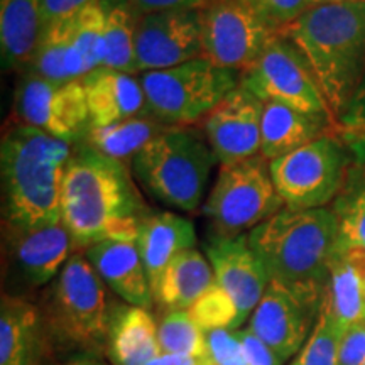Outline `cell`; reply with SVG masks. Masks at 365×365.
I'll list each match as a JSON object with an SVG mask.
<instances>
[{
    "mask_svg": "<svg viewBox=\"0 0 365 365\" xmlns=\"http://www.w3.org/2000/svg\"><path fill=\"white\" fill-rule=\"evenodd\" d=\"M149 213L125 163L75 144L61 191L63 225L73 247L88 249L108 239L135 240L139 223Z\"/></svg>",
    "mask_w": 365,
    "mask_h": 365,
    "instance_id": "cell-1",
    "label": "cell"
},
{
    "mask_svg": "<svg viewBox=\"0 0 365 365\" xmlns=\"http://www.w3.org/2000/svg\"><path fill=\"white\" fill-rule=\"evenodd\" d=\"M269 282L319 314L328 272L339 244L333 210L282 208L247 234Z\"/></svg>",
    "mask_w": 365,
    "mask_h": 365,
    "instance_id": "cell-2",
    "label": "cell"
},
{
    "mask_svg": "<svg viewBox=\"0 0 365 365\" xmlns=\"http://www.w3.org/2000/svg\"><path fill=\"white\" fill-rule=\"evenodd\" d=\"M71 144L11 122L0 145L4 215L14 232L63 222L61 191Z\"/></svg>",
    "mask_w": 365,
    "mask_h": 365,
    "instance_id": "cell-3",
    "label": "cell"
},
{
    "mask_svg": "<svg viewBox=\"0 0 365 365\" xmlns=\"http://www.w3.org/2000/svg\"><path fill=\"white\" fill-rule=\"evenodd\" d=\"M279 34L307 59L336 125L365 73V2L312 6Z\"/></svg>",
    "mask_w": 365,
    "mask_h": 365,
    "instance_id": "cell-4",
    "label": "cell"
},
{
    "mask_svg": "<svg viewBox=\"0 0 365 365\" xmlns=\"http://www.w3.org/2000/svg\"><path fill=\"white\" fill-rule=\"evenodd\" d=\"M215 163L207 137L190 127H171L132 158L130 173L158 202L195 212Z\"/></svg>",
    "mask_w": 365,
    "mask_h": 365,
    "instance_id": "cell-5",
    "label": "cell"
},
{
    "mask_svg": "<svg viewBox=\"0 0 365 365\" xmlns=\"http://www.w3.org/2000/svg\"><path fill=\"white\" fill-rule=\"evenodd\" d=\"M149 113L171 127L205 120L230 91L240 85V73L196 58L168 70L139 75Z\"/></svg>",
    "mask_w": 365,
    "mask_h": 365,
    "instance_id": "cell-6",
    "label": "cell"
},
{
    "mask_svg": "<svg viewBox=\"0 0 365 365\" xmlns=\"http://www.w3.org/2000/svg\"><path fill=\"white\" fill-rule=\"evenodd\" d=\"M350 159L349 148L331 132L269 161V170L286 208L313 210L339 196L349 178Z\"/></svg>",
    "mask_w": 365,
    "mask_h": 365,
    "instance_id": "cell-7",
    "label": "cell"
},
{
    "mask_svg": "<svg viewBox=\"0 0 365 365\" xmlns=\"http://www.w3.org/2000/svg\"><path fill=\"white\" fill-rule=\"evenodd\" d=\"M286 208L274 186L269 161L261 154L222 166L203 213L217 235H244Z\"/></svg>",
    "mask_w": 365,
    "mask_h": 365,
    "instance_id": "cell-8",
    "label": "cell"
},
{
    "mask_svg": "<svg viewBox=\"0 0 365 365\" xmlns=\"http://www.w3.org/2000/svg\"><path fill=\"white\" fill-rule=\"evenodd\" d=\"M112 313L95 267L83 255H71L53 282L54 325L75 344L97 346L107 344Z\"/></svg>",
    "mask_w": 365,
    "mask_h": 365,
    "instance_id": "cell-9",
    "label": "cell"
},
{
    "mask_svg": "<svg viewBox=\"0 0 365 365\" xmlns=\"http://www.w3.org/2000/svg\"><path fill=\"white\" fill-rule=\"evenodd\" d=\"M240 86L264 103L276 102L331 118L307 59L282 34L274 36L261 56L240 73Z\"/></svg>",
    "mask_w": 365,
    "mask_h": 365,
    "instance_id": "cell-10",
    "label": "cell"
},
{
    "mask_svg": "<svg viewBox=\"0 0 365 365\" xmlns=\"http://www.w3.org/2000/svg\"><path fill=\"white\" fill-rule=\"evenodd\" d=\"M44 134L78 144L90 129V112L81 80L56 83L24 73L14 98V120Z\"/></svg>",
    "mask_w": 365,
    "mask_h": 365,
    "instance_id": "cell-11",
    "label": "cell"
},
{
    "mask_svg": "<svg viewBox=\"0 0 365 365\" xmlns=\"http://www.w3.org/2000/svg\"><path fill=\"white\" fill-rule=\"evenodd\" d=\"M200 16L203 58L239 73L247 70L276 36L242 0H215Z\"/></svg>",
    "mask_w": 365,
    "mask_h": 365,
    "instance_id": "cell-12",
    "label": "cell"
},
{
    "mask_svg": "<svg viewBox=\"0 0 365 365\" xmlns=\"http://www.w3.org/2000/svg\"><path fill=\"white\" fill-rule=\"evenodd\" d=\"M203 56L200 11H164L140 16L135 29L137 71L182 65Z\"/></svg>",
    "mask_w": 365,
    "mask_h": 365,
    "instance_id": "cell-13",
    "label": "cell"
},
{
    "mask_svg": "<svg viewBox=\"0 0 365 365\" xmlns=\"http://www.w3.org/2000/svg\"><path fill=\"white\" fill-rule=\"evenodd\" d=\"M262 112L264 102L239 85L205 118V137L220 166L261 154Z\"/></svg>",
    "mask_w": 365,
    "mask_h": 365,
    "instance_id": "cell-14",
    "label": "cell"
},
{
    "mask_svg": "<svg viewBox=\"0 0 365 365\" xmlns=\"http://www.w3.org/2000/svg\"><path fill=\"white\" fill-rule=\"evenodd\" d=\"M215 282L234 299L240 327L254 313L266 294L269 277L250 247L247 235H213L205 247Z\"/></svg>",
    "mask_w": 365,
    "mask_h": 365,
    "instance_id": "cell-15",
    "label": "cell"
},
{
    "mask_svg": "<svg viewBox=\"0 0 365 365\" xmlns=\"http://www.w3.org/2000/svg\"><path fill=\"white\" fill-rule=\"evenodd\" d=\"M318 314L279 286L269 284L250 314L247 328L284 360L294 359L307 344Z\"/></svg>",
    "mask_w": 365,
    "mask_h": 365,
    "instance_id": "cell-16",
    "label": "cell"
},
{
    "mask_svg": "<svg viewBox=\"0 0 365 365\" xmlns=\"http://www.w3.org/2000/svg\"><path fill=\"white\" fill-rule=\"evenodd\" d=\"M86 259L117 296L130 307L149 309L153 287L135 240L108 239L86 249Z\"/></svg>",
    "mask_w": 365,
    "mask_h": 365,
    "instance_id": "cell-17",
    "label": "cell"
},
{
    "mask_svg": "<svg viewBox=\"0 0 365 365\" xmlns=\"http://www.w3.org/2000/svg\"><path fill=\"white\" fill-rule=\"evenodd\" d=\"M90 112V127H105L125 118L150 115L140 78L100 66L81 78Z\"/></svg>",
    "mask_w": 365,
    "mask_h": 365,
    "instance_id": "cell-18",
    "label": "cell"
},
{
    "mask_svg": "<svg viewBox=\"0 0 365 365\" xmlns=\"http://www.w3.org/2000/svg\"><path fill=\"white\" fill-rule=\"evenodd\" d=\"M322 309L344 330L365 322V250L336 244Z\"/></svg>",
    "mask_w": 365,
    "mask_h": 365,
    "instance_id": "cell-19",
    "label": "cell"
},
{
    "mask_svg": "<svg viewBox=\"0 0 365 365\" xmlns=\"http://www.w3.org/2000/svg\"><path fill=\"white\" fill-rule=\"evenodd\" d=\"M331 132L335 124L330 117L267 102L262 112L261 156L274 161Z\"/></svg>",
    "mask_w": 365,
    "mask_h": 365,
    "instance_id": "cell-20",
    "label": "cell"
},
{
    "mask_svg": "<svg viewBox=\"0 0 365 365\" xmlns=\"http://www.w3.org/2000/svg\"><path fill=\"white\" fill-rule=\"evenodd\" d=\"M135 244L148 271L150 287H154L164 269L178 255L195 249V227L188 218L176 213H149L139 223Z\"/></svg>",
    "mask_w": 365,
    "mask_h": 365,
    "instance_id": "cell-21",
    "label": "cell"
},
{
    "mask_svg": "<svg viewBox=\"0 0 365 365\" xmlns=\"http://www.w3.org/2000/svg\"><path fill=\"white\" fill-rule=\"evenodd\" d=\"M14 259L24 279L34 286H44L61 272L73 240L63 222L29 232H14Z\"/></svg>",
    "mask_w": 365,
    "mask_h": 365,
    "instance_id": "cell-22",
    "label": "cell"
},
{
    "mask_svg": "<svg viewBox=\"0 0 365 365\" xmlns=\"http://www.w3.org/2000/svg\"><path fill=\"white\" fill-rule=\"evenodd\" d=\"M107 354L113 365H148L163 354L158 325L149 309L125 307L112 313Z\"/></svg>",
    "mask_w": 365,
    "mask_h": 365,
    "instance_id": "cell-23",
    "label": "cell"
},
{
    "mask_svg": "<svg viewBox=\"0 0 365 365\" xmlns=\"http://www.w3.org/2000/svg\"><path fill=\"white\" fill-rule=\"evenodd\" d=\"M213 284L215 276L208 257L190 249L164 269L153 287V296L170 312H188Z\"/></svg>",
    "mask_w": 365,
    "mask_h": 365,
    "instance_id": "cell-24",
    "label": "cell"
},
{
    "mask_svg": "<svg viewBox=\"0 0 365 365\" xmlns=\"http://www.w3.org/2000/svg\"><path fill=\"white\" fill-rule=\"evenodd\" d=\"M41 38V0H0L2 70H26Z\"/></svg>",
    "mask_w": 365,
    "mask_h": 365,
    "instance_id": "cell-25",
    "label": "cell"
},
{
    "mask_svg": "<svg viewBox=\"0 0 365 365\" xmlns=\"http://www.w3.org/2000/svg\"><path fill=\"white\" fill-rule=\"evenodd\" d=\"M26 73L56 83H68L83 78V65L73 46L71 19L58 22L41 31L39 43L36 46Z\"/></svg>",
    "mask_w": 365,
    "mask_h": 365,
    "instance_id": "cell-26",
    "label": "cell"
},
{
    "mask_svg": "<svg viewBox=\"0 0 365 365\" xmlns=\"http://www.w3.org/2000/svg\"><path fill=\"white\" fill-rule=\"evenodd\" d=\"M171 125L163 124L153 115H139L125 118L105 127H90L81 143L98 150L103 156L117 161H132L150 140L156 139Z\"/></svg>",
    "mask_w": 365,
    "mask_h": 365,
    "instance_id": "cell-27",
    "label": "cell"
},
{
    "mask_svg": "<svg viewBox=\"0 0 365 365\" xmlns=\"http://www.w3.org/2000/svg\"><path fill=\"white\" fill-rule=\"evenodd\" d=\"M38 309L24 299L4 296L0 307V365H29Z\"/></svg>",
    "mask_w": 365,
    "mask_h": 365,
    "instance_id": "cell-28",
    "label": "cell"
},
{
    "mask_svg": "<svg viewBox=\"0 0 365 365\" xmlns=\"http://www.w3.org/2000/svg\"><path fill=\"white\" fill-rule=\"evenodd\" d=\"M105 22L102 66L139 75L135 61V29L139 16L120 0H102Z\"/></svg>",
    "mask_w": 365,
    "mask_h": 365,
    "instance_id": "cell-29",
    "label": "cell"
},
{
    "mask_svg": "<svg viewBox=\"0 0 365 365\" xmlns=\"http://www.w3.org/2000/svg\"><path fill=\"white\" fill-rule=\"evenodd\" d=\"M331 210L339 223V244L365 250V166L350 168Z\"/></svg>",
    "mask_w": 365,
    "mask_h": 365,
    "instance_id": "cell-30",
    "label": "cell"
},
{
    "mask_svg": "<svg viewBox=\"0 0 365 365\" xmlns=\"http://www.w3.org/2000/svg\"><path fill=\"white\" fill-rule=\"evenodd\" d=\"M107 12L102 0H95L71 17L73 46L81 59L85 75L102 66Z\"/></svg>",
    "mask_w": 365,
    "mask_h": 365,
    "instance_id": "cell-31",
    "label": "cell"
},
{
    "mask_svg": "<svg viewBox=\"0 0 365 365\" xmlns=\"http://www.w3.org/2000/svg\"><path fill=\"white\" fill-rule=\"evenodd\" d=\"M163 354L207 357V331L191 318L190 312H170L158 327Z\"/></svg>",
    "mask_w": 365,
    "mask_h": 365,
    "instance_id": "cell-32",
    "label": "cell"
},
{
    "mask_svg": "<svg viewBox=\"0 0 365 365\" xmlns=\"http://www.w3.org/2000/svg\"><path fill=\"white\" fill-rule=\"evenodd\" d=\"M344 331L330 313L319 308L318 319L307 344L291 360V365H339L340 340Z\"/></svg>",
    "mask_w": 365,
    "mask_h": 365,
    "instance_id": "cell-33",
    "label": "cell"
},
{
    "mask_svg": "<svg viewBox=\"0 0 365 365\" xmlns=\"http://www.w3.org/2000/svg\"><path fill=\"white\" fill-rule=\"evenodd\" d=\"M188 312L191 318L205 331L218 330V328H228V330H239L240 328L237 304L217 282L196 301Z\"/></svg>",
    "mask_w": 365,
    "mask_h": 365,
    "instance_id": "cell-34",
    "label": "cell"
},
{
    "mask_svg": "<svg viewBox=\"0 0 365 365\" xmlns=\"http://www.w3.org/2000/svg\"><path fill=\"white\" fill-rule=\"evenodd\" d=\"M335 134L349 148L355 164L365 166V73L352 100L336 120Z\"/></svg>",
    "mask_w": 365,
    "mask_h": 365,
    "instance_id": "cell-35",
    "label": "cell"
},
{
    "mask_svg": "<svg viewBox=\"0 0 365 365\" xmlns=\"http://www.w3.org/2000/svg\"><path fill=\"white\" fill-rule=\"evenodd\" d=\"M264 21L274 34L291 26L309 7V0H242Z\"/></svg>",
    "mask_w": 365,
    "mask_h": 365,
    "instance_id": "cell-36",
    "label": "cell"
},
{
    "mask_svg": "<svg viewBox=\"0 0 365 365\" xmlns=\"http://www.w3.org/2000/svg\"><path fill=\"white\" fill-rule=\"evenodd\" d=\"M207 357L213 365H247L237 330L228 328L207 331Z\"/></svg>",
    "mask_w": 365,
    "mask_h": 365,
    "instance_id": "cell-37",
    "label": "cell"
},
{
    "mask_svg": "<svg viewBox=\"0 0 365 365\" xmlns=\"http://www.w3.org/2000/svg\"><path fill=\"white\" fill-rule=\"evenodd\" d=\"M237 335L240 339L247 365H284V360L247 327L239 328Z\"/></svg>",
    "mask_w": 365,
    "mask_h": 365,
    "instance_id": "cell-38",
    "label": "cell"
},
{
    "mask_svg": "<svg viewBox=\"0 0 365 365\" xmlns=\"http://www.w3.org/2000/svg\"><path fill=\"white\" fill-rule=\"evenodd\" d=\"M339 365H365V322L350 325L340 340Z\"/></svg>",
    "mask_w": 365,
    "mask_h": 365,
    "instance_id": "cell-39",
    "label": "cell"
},
{
    "mask_svg": "<svg viewBox=\"0 0 365 365\" xmlns=\"http://www.w3.org/2000/svg\"><path fill=\"white\" fill-rule=\"evenodd\" d=\"M95 0H41V31L75 17Z\"/></svg>",
    "mask_w": 365,
    "mask_h": 365,
    "instance_id": "cell-40",
    "label": "cell"
},
{
    "mask_svg": "<svg viewBox=\"0 0 365 365\" xmlns=\"http://www.w3.org/2000/svg\"><path fill=\"white\" fill-rule=\"evenodd\" d=\"M129 6L137 16L164 11H202L215 0H120Z\"/></svg>",
    "mask_w": 365,
    "mask_h": 365,
    "instance_id": "cell-41",
    "label": "cell"
},
{
    "mask_svg": "<svg viewBox=\"0 0 365 365\" xmlns=\"http://www.w3.org/2000/svg\"><path fill=\"white\" fill-rule=\"evenodd\" d=\"M148 365H213L208 357H190V355L161 354Z\"/></svg>",
    "mask_w": 365,
    "mask_h": 365,
    "instance_id": "cell-42",
    "label": "cell"
},
{
    "mask_svg": "<svg viewBox=\"0 0 365 365\" xmlns=\"http://www.w3.org/2000/svg\"><path fill=\"white\" fill-rule=\"evenodd\" d=\"M63 365H105V364H102L95 357H90V355H81V357H75V359L68 360V362Z\"/></svg>",
    "mask_w": 365,
    "mask_h": 365,
    "instance_id": "cell-43",
    "label": "cell"
},
{
    "mask_svg": "<svg viewBox=\"0 0 365 365\" xmlns=\"http://www.w3.org/2000/svg\"><path fill=\"white\" fill-rule=\"evenodd\" d=\"M336 2H345V0H309V7L323 6V4H336Z\"/></svg>",
    "mask_w": 365,
    "mask_h": 365,
    "instance_id": "cell-44",
    "label": "cell"
},
{
    "mask_svg": "<svg viewBox=\"0 0 365 365\" xmlns=\"http://www.w3.org/2000/svg\"><path fill=\"white\" fill-rule=\"evenodd\" d=\"M364 2H365V0H364Z\"/></svg>",
    "mask_w": 365,
    "mask_h": 365,
    "instance_id": "cell-45",
    "label": "cell"
}]
</instances>
